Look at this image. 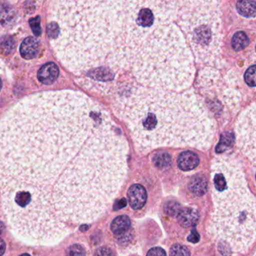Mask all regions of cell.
<instances>
[{
    "label": "cell",
    "instance_id": "obj_27",
    "mask_svg": "<svg viewBox=\"0 0 256 256\" xmlns=\"http://www.w3.org/2000/svg\"><path fill=\"white\" fill-rule=\"evenodd\" d=\"M40 256H60L59 251L56 245L44 246Z\"/></svg>",
    "mask_w": 256,
    "mask_h": 256
},
{
    "label": "cell",
    "instance_id": "obj_21",
    "mask_svg": "<svg viewBox=\"0 0 256 256\" xmlns=\"http://www.w3.org/2000/svg\"><path fill=\"white\" fill-rule=\"evenodd\" d=\"M181 210L180 204L176 202H168L164 205V212L170 216H176Z\"/></svg>",
    "mask_w": 256,
    "mask_h": 256
},
{
    "label": "cell",
    "instance_id": "obj_26",
    "mask_svg": "<svg viewBox=\"0 0 256 256\" xmlns=\"http://www.w3.org/2000/svg\"><path fill=\"white\" fill-rule=\"evenodd\" d=\"M92 256H115V254L110 247L100 246L94 251Z\"/></svg>",
    "mask_w": 256,
    "mask_h": 256
},
{
    "label": "cell",
    "instance_id": "obj_3",
    "mask_svg": "<svg viewBox=\"0 0 256 256\" xmlns=\"http://www.w3.org/2000/svg\"><path fill=\"white\" fill-rule=\"evenodd\" d=\"M114 109L142 150L160 146L208 148L215 124L193 91L174 92L124 84L115 92Z\"/></svg>",
    "mask_w": 256,
    "mask_h": 256
},
{
    "label": "cell",
    "instance_id": "obj_20",
    "mask_svg": "<svg viewBox=\"0 0 256 256\" xmlns=\"http://www.w3.org/2000/svg\"><path fill=\"white\" fill-rule=\"evenodd\" d=\"M14 47H16V42H14L12 37L11 36L5 37L0 43L1 52L5 54H11L14 50Z\"/></svg>",
    "mask_w": 256,
    "mask_h": 256
},
{
    "label": "cell",
    "instance_id": "obj_4",
    "mask_svg": "<svg viewBox=\"0 0 256 256\" xmlns=\"http://www.w3.org/2000/svg\"><path fill=\"white\" fill-rule=\"evenodd\" d=\"M214 212L208 232L223 256L245 254L256 238V200L238 162L216 158L211 166Z\"/></svg>",
    "mask_w": 256,
    "mask_h": 256
},
{
    "label": "cell",
    "instance_id": "obj_11",
    "mask_svg": "<svg viewBox=\"0 0 256 256\" xmlns=\"http://www.w3.org/2000/svg\"><path fill=\"white\" fill-rule=\"evenodd\" d=\"M176 217L178 222L182 228H190L196 226L200 216L198 212L194 208H181Z\"/></svg>",
    "mask_w": 256,
    "mask_h": 256
},
{
    "label": "cell",
    "instance_id": "obj_6",
    "mask_svg": "<svg viewBox=\"0 0 256 256\" xmlns=\"http://www.w3.org/2000/svg\"><path fill=\"white\" fill-rule=\"evenodd\" d=\"M242 122H239L236 127V136L239 137L240 144L244 154L252 162L254 166L256 162V146H254V107L247 110L242 115Z\"/></svg>",
    "mask_w": 256,
    "mask_h": 256
},
{
    "label": "cell",
    "instance_id": "obj_19",
    "mask_svg": "<svg viewBox=\"0 0 256 256\" xmlns=\"http://www.w3.org/2000/svg\"><path fill=\"white\" fill-rule=\"evenodd\" d=\"M154 162L158 168L167 169L172 166V157L168 152H158L154 156Z\"/></svg>",
    "mask_w": 256,
    "mask_h": 256
},
{
    "label": "cell",
    "instance_id": "obj_7",
    "mask_svg": "<svg viewBox=\"0 0 256 256\" xmlns=\"http://www.w3.org/2000/svg\"><path fill=\"white\" fill-rule=\"evenodd\" d=\"M60 256H88L86 244L80 240V236L72 233L56 244Z\"/></svg>",
    "mask_w": 256,
    "mask_h": 256
},
{
    "label": "cell",
    "instance_id": "obj_29",
    "mask_svg": "<svg viewBox=\"0 0 256 256\" xmlns=\"http://www.w3.org/2000/svg\"><path fill=\"white\" fill-rule=\"evenodd\" d=\"M187 240H188V242H192V244H197V242H198L199 240H200V235L198 233L196 228H193L191 234L188 235V238H187Z\"/></svg>",
    "mask_w": 256,
    "mask_h": 256
},
{
    "label": "cell",
    "instance_id": "obj_12",
    "mask_svg": "<svg viewBox=\"0 0 256 256\" xmlns=\"http://www.w3.org/2000/svg\"><path fill=\"white\" fill-rule=\"evenodd\" d=\"M199 164V158L194 152L192 151L182 152L178 156V167L184 172L193 170L198 167Z\"/></svg>",
    "mask_w": 256,
    "mask_h": 256
},
{
    "label": "cell",
    "instance_id": "obj_14",
    "mask_svg": "<svg viewBox=\"0 0 256 256\" xmlns=\"http://www.w3.org/2000/svg\"><path fill=\"white\" fill-rule=\"evenodd\" d=\"M188 190L194 196H202L208 190V181L204 176H196L190 180Z\"/></svg>",
    "mask_w": 256,
    "mask_h": 256
},
{
    "label": "cell",
    "instance_id": "obj_13",
    "mask_svg": "<svg viewBox=\"0 0 256 256\" xmlns=\"http://www.w3.org/2000/svg\"><path fill=\"white\" fill-rule=\"evenodd\" d=\"M43 246L18 245L16 248L8 250V256H40L42 252Z\"/></svg>",
    "mask_w": 256,
    "mask_h": 256
},
{
    "label": "cell",
    "instance_id": "obj_23",
    "mask_svg": "<svg viewBox=\"0 0 256 256\" xmlns=\"http://www.w3.org/2000/svg\"><path fill=\"white\" fill-rule=\"evenodd\" d=\"M170 256H191L190 251L185 246L176 244L170 250Z\"/></svg>",
    "mask_w": 256,
    "mask_h": 256
},
{
    "label": "cell",
    "instance_id": "obj_30",
    "mask_svg": "<svg viewBox=\"0 0 256 256\" xmlns=\"http://www.w3.org/2000/svg\"><path fill=\"white\" fill-rule=\"evenodd\" d=\"M2 89V80L0 79V90Z\"/></svg>",
    "mask_w": 256,
    "mask_h": 256
},
{
    "label": "cell",
    "instance_id": "obj_5",
    "mask_svg": "<svg viewBox=\"0 0 256 256\" xmlns=\"http://www.w3.org/2000/svg\"><path fill=\"white\" fill-rule=\"evenodd\" d=\"M214 1H176V22L196 59L214 60L222 43L220 12Z\"/></svg>",
    "mask_w": 256,
    "mask_h": 256
},
{
    "label": "cell",
    "instance_id": "obj_17",
    "mask_svg": "<svg viewBox=\"0 0 256 256\" xmlns=\"http://www.w3.org/2000/svg\"><path fill=\"white\" fill-rule=\"evenodd\" d=\"M250 44V38L242 31L236 32L232 37V46L234 50L240 52L246 48Z\"/></svg>",
    "mask_w": 256,
    "mask_h": 256
},
{
    "label": "cell",
    "instance_id": "obj_8",
    "mask_svg": "<svg viewBox=\"0 0 256 256\" xmlns=\"http://www.w3.org/2000/svg\"><path fill=\"white\" fill-rule=\"evenodd\" d=\"M128 198L133 210H140L144 206L148 199L146 190L140 184H134L128 190Z\"/></svg>",
    "mask_w": 256,
    "mask_h": 256
},
{
    "label": "cell",
    "instance_id": "obj_24",
    "mask_svg": "<svg viewBox=\"0 0 256 256\" xmlns=\"http://www.w3.org/2000/svg\"><path fill=\"white\" fill-rule=\"evenodd\" d=\"M8 235L4 238H0V256H5L8 250L12 248L10 246L12 244L8 240Z\"/></svg>",
    "mask_w": 256,
    "mask_h": 256
},
{
    "label": "cell",
    "instance_id": "obj_22",
    "mask_svg": "<svg viewBox=\"0 0 256 256\" xmlns=\"http://www.w3.org/2000/svg\"><path fill=\"white\" fill-rule=\"evenodd\" d=\"M244 79L248 86L252 88L256 86V66H252L246 70L244 74Z\"/></svg>",
    "mask_w": 256,
    "mask_h": 256
},
{
    "label": "cell",
    "instance_id": "obj_18",
    "mask_svg": "<svg viewBox=\"0 0 256 256\" xmlns=\"http://www.w3.org/2000/svg\"><path fill=\"white\" fill-rule=\"evenodd\" d=\"M234 137L232 132H226L222 134L220 143L216 148V152L217 154H222L232 148L234 143Z\"/></svg>",
    "mask_w": 256,
    "mask_h": 256
},
{
    "label": "cell",
    "instance_id": "obj_16",
    "mask_svg": "<svg viewBox=\"0 0 256 256\" xmlns=\"http://www.w3.org/2000/svg\"><path fill=\"white\" fill-rule=\"evenodd\" d=\"M256 1H240L236 2V10L244 17H256Z\"/></svg>",
    "mask_w": 256,
    "mask_h": 256
},
{
    "label": "cell",
    "instance_id": "obj_15",
    "mask_svg": "<svg viewBox=\"0 0 256 256\" xmlns=\"http://www.w3.org/2000/svg\"><path fill=\"white\" fill-rule=\"evenodd\" d=\"M130 227H131V220L130 217L122 215L119 216L113 220L110 229L114 234L121 235L128 232Z\"/></svg>",
    "mask_w": 256,
    "mask_h": 256
},
{
    "label": "cell",
    "instance_id": "obj_9",
    "mask_svg": "<svg viewBox=\"0 0 256 256\" xmlns=\"http://www.w3.org/2000/svg\"><path fill=\"white\" fill-rule=\"evenodd\" d=\"M60 70L54 62H48L41 67L38 72V79L43 84L50 85L59 77Z\"/></svg>",
    "mask_w": 256,
    "mask_h": 256
},
{
    "label": "cell",
    "instance_id": "obj_10",
    "mask_svg": "<svg viewBox=\"0 0 256 256\" xmlns=\"http://www.w3.org/2000/svg\"><path fill=\"white\" fill-rule=\"evenodd\" d=\"M40 50V41L35 37H28L24 40L20 46V54L26 60H32L36 58Z\"/></svg>",
    "mask_w": 256,
    "mask_h": 256
},
{
    "label": "cell",
    "instance_id": "obj_28",
    "mask_svg": "<svg viewBox=\"0 0 256 256\" xmlns=\"http://www.w3.org/2000/svg\"><path fill=\"white\" fill-rule=\"evenodd\" d=\"M146 256H166V252L162 248L154 247L149 250Z\"/></svg>",
    "mask_w": 256,
    "mask_h": 256
},
{
    "label": "cell",
    "instance_id": "obj_25",
    "mask_svg": "<svg viewBox=\"0 0 256 256\" xmlns=\"http://www.w3.org/2000/svg\"><path fill=\"white\" fill-rule=\"evenodd\" d=\"M40 24H41V20H40V17L34 18L30 20V28H32V32L36 36H40L42 34V28Z\"/></svg>",
    "mask_w": 256,
    "mask_h": 256
},
{
    "label": "cell",
    "instance_id": "obj_2",
    "mask_svg": "<svg viewBox=\"0 0 256 256\" xmlns=\"http://www.w3.org/2000/svg\"><path fill=\"white\" fill-rule=\"evenodd\" d=\"M176 11V1H100L86 50L88 80L107 71L144 88H190L193 58Z\"/></svg>",
    "mask_w": 256,
    "mask_h": 256
},
{
    "label": "cell",
    "instance_id": "obj_1",
    "mask_svg": "<svg viewBox=\"0 0 256 256\" xmlns=\"http://www.w3.org/2000/svg\"><path fill=\"white\" fill-rule=\"evenodd\" d=\"M128 144L83 92L28 96L0 120V200L10 232L49 246L103 216L127 174Z\"/></svg>",
    "mask_w": 256,
    "mask_h": 256
}]
</instances>
